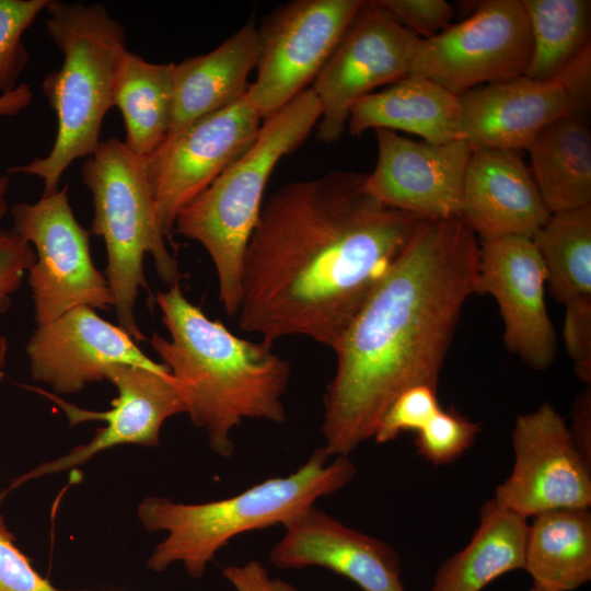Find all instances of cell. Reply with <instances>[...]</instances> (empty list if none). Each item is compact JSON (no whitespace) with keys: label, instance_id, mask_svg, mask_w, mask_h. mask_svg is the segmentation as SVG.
<instances>
[{"label":"cell","instance_id":"cell-13","mask_svg":"<svg viewBox=\"0 0 591 591\" xmlns=\"http://www.w3.org/2000/svg\"><path fill=\"white\" fill-rule=\"evenodd\" d=\"M512 445L513 468L496 488L497 502L525 519L555 509L591 506V463L549 403L517 417Z\"/></svg>","mask_w":591,"mask_h":591},{"label":"cell","instance_id":"cell-11","mask_svg":"<svg viewBox=\"0 0 591 591\" xmlns=\"http://www.w3.org/2000/svg\"><path fill=\"white\" fill-rule=\"evenodd\" d=\"M419 42L376 1H366L311 86L321 105L317 139L337 141L360 99L408 76Z\"/></svg>","mask_w":591,"mask_h":591},{"label":"cell","instance_id":"cell-12","mask_svg":"<svg viewBox=\"0 0 591 591\" xmlns=\"http://www.w3.org/2000/svg\"><path fill=\"white\" fill-rule=\"evenodd\" d=\"M262 123L245 93L146 159L155 221L165 237L181 210L251 148Z\"/></svg>","mask_w":591,"mask_h":591},{"label":"cell","instance_id":"cell-14","mask_svg":"<svg viewBox=\"0 0 591 591\" xmlns=\"http://www.w3.org/2000/svg\"><path fill=\"white\" fill-rule=\"evenodd\" d=\"M104 380H108L118 393L112 401V408L105 412L84 409L63 401L53 392L30 387L58 406L67 416L70 426L90 420L104 421L106 425L85 444L38 465L16 479L12 487L36 477L76 468L99 452L117 445L157 447L164 421L177 414H186L185 404L171 374L118 363L104 369Z\"/></svg>","mask_w":591,"mask_h":591},{"label":"cell","instance_id":"cell-36","mask_svg":"<svg viewBox=\"0 0 591 591\" xmlns=\"http://www.w3.org/2000/svg\"><path fill=\"white\" fill-rule=\"evenodd\" d=\"M552 81L565 92L571 112L588 118L591 104V43L575 55Z\"/></svg>","mask_w":591,"mask_h":591},{"label":"cell","instance_id":"cell-6","mask_svg":"<svg viewBox=\"0 0 591 591\" xmlns=\"http://www.w3.org/2000/svg\"><path fill=\"white\" fill-rule=\"evenodd\" d=\"M321 117L310 89L264 119L251 148L178 213L174 231L200 243L218 278L219 301L228 316L237 315L243 259L258 221L273 170L309 137Z\"/></svg>","mask_w":591,"mask_h":591},{"label":"cell","instance_id":"cell-21","mask_svg":"<svg viewBox=\"0 0 591 591\" xmlns=\"http://www.w3.org/2000/svg\"><path fill=\"white\" fill-rule=\"evenodd\" d=\"M258 56V28L250 20L210 53L175 63L172 123L157 150L171 144L198 119L241 99Z\"/></svg>","mask_w":591,"mask_h":591},{"label":"cell","instance_id":"cell-38","mask_svg":"<svg viewBox=\"0 0 591 591\" xmlns=\"http://www.w3.org/2000/svg\"><path fill=\"white\" fill-rule=\"evenodd\" d=\"M569 432L579 452L591 463V384L573 399Z\"/></svg>","mask_w":591,"mask_h":591},{"label":"cell","instance_id":"cell-40","mask_svg":"<svg viewBox=\"0 0 591 591\" xmlns=\"http://www.w3.org/2000/svg\"><path fill=\"white\" fill-rule=\"evenodd\" d=\"M10 179L0 173V221L8 212L7 194L9 192Z\"/></svg>","mask_w":591,"mask_h":591},{"label":"cell","instance_id":"cell-42","mask_svg":"<svg viewBox=\"0 0 591 591\" xmlns=\"http://www.w3.org/2000/svg\"><path fill=\"white\" fill-rule=\"evenodd\" d=\"M529 591H545V590H543V589H541V588L533 584L532 588Z\"/></svg>","mask_w":591,"mask_h":591},{"label":"cell","instance_id":"cell-7","mask_svg":"<svg viewBox=\"0 0 591 591\" xmlns=\"http://www.w3.org/2000/svg\"><path fill=\"white\" fill-rule=\"evenodd\" d=\"M82 182L92 194L91 233L104 240L111 289L119 326L135 341L146 339L135 309L140 289H148L143 258L149 253L162 281L179 285L182 274L157 225L146 159L112 137L100 142L82 166Z\"/></svg>","mask_w":591,"mask_h":591},{"label":"cell","instance_id":"cell-34","mask_svg":"<svg viewBox=\"0 0 591 591\" xmlns=\"http://www.w3.org/2000/svg\"><path fill=\"white\" fill-rule=\"evenodd\" d=\"M0 591H62L35 570L30 558L15 545V538L1 514Z\"/></svg>","mask_w":591,"mask_h":591},{"label":"cell","instance_id":"cell-9","mask_svg":"<svg viewBox=\"0 0 591 591\" xmlns=\"http://www.w3.org/2000/svg\"><path fill=\"white\" fill-rule=\"evenodd\" d=\"M531 56V27L522 0H488L465 20L420 39L409 74L460 96L525 76Z\"/></svg>","mask_w":591,"mask_h":591},{"label":"cell","instance_id":"cell-35","mask_svg":"<svg viewBox=\"0 0 591 591\" xmlns=\"http://www.w3.org/2000/svg\"><path fill=\"white\" fill-rule=\"evenodd\" d=\"M36 259L31 244L13 230L0 229V313L10 305L11 296Z\"/></svg>","mask_w":591,"mask_h":591},{"label":"cell","instance_id":"cell-30","mask_svg":"<svg viewBox=\"0 0 591 591\" xmlns=\"http://www.w3.org/2000/svg\"><path fill=\"white\" fill-rule=\"evenodd\" d=\"M479 422L463 416L454 408H440L417 431L415 445L418 454L434 465L454 462L475 442Z\"/></svg>","mask_w":591,"mask_h":591},{"label":"cell","instance_id":"cell-31","mask_svg":"<svg viewBox=\"0 0 591 591\" xmlns=\"http://www.w3.org/2000/svg\"><path fill=\"white\" fill-rule=\"evenodd\" d=\"M441 408L438 389L419 384L401 393L382 416L373 439L386 443L405 431H419Z\"/></svg>","mask_w":591,"mask_h":591},{"label":"cell","instance_id":"cell-41","mask_svg":"<svg viewBox=\"0 0 591 591\" xmlns=\"http://www.w3.org/2000/svg\"><path fill=\"white\" fill-rule=\"evenodd\" d=\"M7 355H8V341L7 338L0 335V383L4 378V369L7 366Z\"/></svg>","mask_w":591,"mask_h":591},{"label":"cell","instance_id":"cell-8","mask_svg":"<svg viewBox=\"0 0 591 591\" xmlns=\"http://www.w3.org/2000/svg\"><path fill=\"white\" fill-rule=\"evenodd\" d=\"M10 213L12 230L36 255L27 273L36 325L81 305L94 310L113 306L107 279L91 257V231L77 220L68 185L34 204L16 202Z\"/></svg>","mask_w":591,"mask_h":591},{"label":"cell","instance_id":"cell-27","mask_svg":"<svg viewBox=\"0 0 591 591\" xmlns=\"http://www.w3.org/2000/svg\"><path fill=\"white\" fill-rule=\"evenodd\" d=\"M531 240L557 302L591 296V206L551 213Z\"/></svg>","mask_w":591,"mask_h":591},{"label":"cell","instance_id":"cell-1","mask_svg":"<svg viewBox=\"0 0 591 591\" xmlns=\"http://www.w3.org/2000/svg\"><path fill=\"white\" fill-rule=\"evenodd\" d=\"M364 179L333 171L285 185L262 207L243 259V332L335 350L420 221L381 204Z\"/></svg>","mask_w":591,"mask_h":591},{"label":"cell","instance_id":"cell-3","mask_svg":"<svg viewBox=\"0 0 591 591\" xmlns=\"http://www.w3.org/2000/svg\"><path fill=\"white\" fill-rule=\"evenodd\" d=\"M155 302L170 339L153 333L150 343L213 452L233 454L231 432L243 419L286 421L282 396L291 368L271 344L241 338L209 318L179 285L158 292Z\"/></svg>","mask_w":591,"mask_h":591},{"label":"cell","instance_id":"cell-5","mask_svg":"<svg viewBox=\"0 0 591 591\" xmlns=\"http://www.w3.org/2000/svg\"><path fill=\"white\" fill-rule=\"evenodd\" d=\"M47 35L62 54L59 69L48 72L42 90L57 117L51 150L10 173L38 177L43 196L59 189L72 162L97 149L102 124L114 107V90L120 63L128 51L124 25L101 3L48 0Z\"/></svg>","mask_w":591,"mask_h":591},{"label":"cell","instance_id":"cell-25","mask_svg":"<svg viewBox=\"0 0 591 591\" xmlns=\"http://www.w3.org/2000/svg\"><path fill=\"white\" fill-rule=\"evenodd\" d=\"M545 591H572L591 579V512L563 508L529 524L523 568Z\"/></svg>","mask_w":591,"mask_h":591},{"label":"cell","instance_id":"cell-32","mask_svg":"<svg viewBox=\"0 0 591 591\" xmlns=\"http://www.w3.org/2000/svg\"><path fill=\"white\" fill-rule=\"evenodd\" d=\"M403 27L430 39L451 25L455 8L444 0H378Z\"/></svg>","mask_w":591,"mask_h":591},{"label":"cell","instance_id":"cell-19","mask_svg":"<svg viewBox=\"0 0 591 591\" xmlns=\"http://www.w3.org/2000/svg\"><path fill=\"white\" fill-rule=\"evenodd\" d=\"M459 217L480 241H488L510 235L532 237L551 212L517 151L473 149Z\"/></svg>","mask_w":591,"mask_h":591},{"label":"cell","instance_id":"cell-24","mask_svg":"<svg viewBox=\"0 0 591 591\" xmlns=\"http://www.w3.org/2000/svg\"><path fill=\"white\" fill-rule=\"evenodd\" d=\"M533 179L551 213L591 206V131L572 112L546 125L528 149Z\"/></svg>","mask_w":591,"mask_h":591},{"label":"cell","instance_id":"cell-39","mask_svg":"<svg viewBox=\"0 0 591 591\" xmlns=\"http://www.w3.org/2000/svg\"><path fill=\"white\" fill-rule=\"evenodd\" d=\"M33 100V92L25 83L14 90L0 94V116L13 117L25 109Z\"/></svg>","mask_w":591,"mask_h":591},{"label":"cell","instance_id":"cell-2","mask_svg":"<svg viewBox=\"0 0 591 591\" xmlns=\"http://www.w3.org/2000/svg\"><path fill=\"white\" fill-rule=\"evenodd\" d=\"M478 258L477 236L460 217L417 223L334 350L322 422L331 456L373 438L407 389H438L461 311L475 293Z\"/></svg>","mask_w":591,"mask_h":591},{"label":"cell","instance_id":"cell-20","mask_svg":"<svg viewBox=\"0 0 591 591\" xmlns=\"http://www.w3.org/2000/svg\"><path fill=\"white\" fill-rule=\"evenodd\" d=\"M457 100L460 138L472 149L528 150L546 125L571 112L557 83L526 76L475 88Z\"/></svg>","mask_w":591,"mask_h":591},{"label":"cell","instance_id":"cell-37","mask_svg":"<svg viewBox=\"0 0 591 591\" xmlns=\"http://www.w3.org/2000/svg\"><path fill=\"white\" fill-rule=\"evenodd\" d=\"M223 577L236 591H298L294 586L269 576L264 565L252 559L243 565L222 568Z\"/></svg>","mask_w":591,"mask_h":591},{"label":"cell","instance_id":"cell-10","mask_svg":"<svg viewBox=\"0 0 591 591\" xmlns=\"http://www.w3.org/2000/svg\"><path fill=\"white\" fill-rule=\"evenodd\" d=\"M364 2L297 0L265 18L257 76L246 92L263 120L314 81Z\"/></svg>","mask_w":591,"mask_h":591},{"label":"cell","instance_id":"cell-18","mask_svg":"<svg viewBox=\"0 0 591 591\" xmlns=\"http://www.w3.org/2000/svg\"><path fill=\"white\" fill-rule=\"evenodd\" d=\"M269 559L280 569L322 567L362 591H405L401 558L389 543L355 530L312 506L283 525Z\"/></svg>","mask_w":591,"mask_h":591},{"label":"cell","instance_id":"cell-16","mask_svg":"<svg viewBox=\"0 0 591 591\" xmlns=\"http://www.w3.org/2000/svg\"><path fill=\"white\" fill-rule=\"evenodd\" d=\"M378 159L366 174L367 192L381 204L420 220L459 217L463 181L473 149L456 139L416 141L374 129Z\"/></svg>","mask_w":591,"mask_h":591},{"label":"cell","instance_id":"cell-28","mask_svg":"<svg viewBox=\"0 0 591 591\" xmlns=\"http://www.w3.org/2000/svg\"><path fill=\"white\" fill-rule=\"evenodd\" d=\"M528 13L532 56L525 76L552 81L590 40L589 0H522Z\"/></svg>","mask_w":591,"mask_h":591},{"label":"cell","instance_id":"cell-15","mask_svg":"<svg viewBox=\"0 0 591 591\" xmlns=\"http://www.w3.org/2000/svg\"><path fill=\"white\" fill-rule=\"evenodd\" d=\"M545 285V267L531 237L480 241L475 293L494 297L506 347L535 370L548 369L557 354Z\"/></svg>","mask_w":591,"mask_h":591},{"label":"cell","instance_id":"cell-33","mask_svg":"<svg viewBox=\"0 0 591 591\" xmlns=\"http://www.w3.org/2000/svg\"><path fill=\"white\" fill-rule=\"evenodd\" d=\"M563 337L577 378L591 384V296L577 297L565 304Z\"/></svg>","mask_w":591,"mask_h":591},{"label":"cell","instance_id":"cell-23","mask_svg":"<svg viewBox=\"0 0 591 591\" xmlns=\"http://www.w3.org/2000/svg\"><path fill=\"white\" fill-rule=\"evenodd\" d=\"M526 519L494 498L480 507L468 544L437 570L430 591H482L501 575L524 568Z\"/></svg>","mask_w":591,"mask_h":591},{"label":"cell","instance_id":"cell-22","mask_svg":"<svg viewBox=\"0 0 591 591\" xmlns=\"http://www.w3.org/2000/svg\"><path fill=\"white\" fill-rule=\"evenodd\" d=\"M459 118L457 96L429 79L408 74L386 90L360 99L350 111L347 127L354 136L381 128L444 143L461 139Z\"/></svg>","mask_w":591,"mask_h":591},{"label":"cell","instance_id":"cell-26","mask_svg":"<svg viewBox=\"0 0 591 591\" xmlns=\"http://www.w3.org/2000/svg\"><path fill=\"white\" fill-rule=\"evenodd\" d=\"M175 63H152L127 51L117 74L113 106L125 124L126 147L147 159L161 146L174 109Z\"/></svg>","mask_w":591,"mask_h":591},{"label":"cell","instance_id":"cell-17","mask_svg":"<svg viewBox=\"0 0 591 591\" xmlns=\"http://www.w3.org/2000/svg\"><path fill=\"white\" fill-rule=\"evenodd\" d=\"M25 351L33 380L47 384L56 395L78 393L104 380V369L112 364L171 374L163 363L142 352L121 326L83 305L36 325Z\"/></svg>","mask_w":591,"mask_h":591},{"label":"cell","instance_id":"cell-4","mask_svg":"<svg viewBox=\"0 0 591 591\" xmlns=\"http://www.w3.org/2000/svg\"><path fill=\"white\" fill-rule=\"evenodd\" d=\"M321 447L294 472L267 478L232 497L202 503L175 502L147 497L137 509L147 531H165L147 560L161 572L182 563L199 579L216 554L235 536L277 524L283 525L300 512L345 487L357 467L349 455L334 456Z\"/></svg>","mask_w":591,"mask_h":591},{"label":"cell","instance_id":"cell-29","mask_svg":"<svg viewBox=\"0 0 591 591\" xmlns=\"http://www.w3.org/2000/svg\"><path fill=\"white\" fill-rule=\"evenodd\" d=\"M48 0H0V93L14 90L28 61L24 32Z\"/></svg>","mask_w":591,"mask_h":591}]
</instances>
